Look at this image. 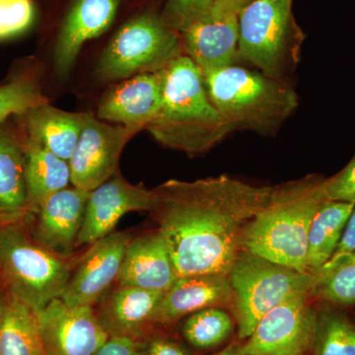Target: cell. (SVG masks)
<instances>
[{
    "label": "cell",
    "instance_id": "1",
    "mask_svg": "<svg viewBox=\"0 0 355 355\" xmlns=\"http://www.w3.org/2000/svg\"><path fill=\"white\" fill-rule=\"evenodd\" d=\"M154 191L149 214L167 243L178 277H228L243 251L248 224L265 207L272 188L221 175L169 180Z\"/></svg>",
    "mask_w": 355,
    "mask_h": 355
},
{
    "label": "cell",
    "instance_id": "2",
    "mask_svg": "<svg viewBox=\"0 0 355 355\" xmlns=\"http://www.w3.org/2000/svg\"><path fill=\"white\" fill-rule=\"evenodd\" d=\"M324 179L309 175L272 188L265 207L248 224L243 250L298 272H309L308 234L313 217L328 200Z\"/></svg>",
    "mask_w": 355,
    "mask_h": 355
},
{
    "label": "cell",
    "instance_id": "3",
    "mask_svg": "<svg viewBox=\"0 0 355 355\" xmlns=\"http://www.w3.org/2000/svg\"><path fill=\"white\" fill-rule=\"evenodd\" d=\"M146 130L162 146L188 154L209 151L232 132L210 100L202 72L186 55L164 67L162 106Z\"/></svg>",
    "mask_w": 355,
    "mask_h": 355
},
{
    "label": "cell",
    "instance_id": "4",
    "mask_svg": "<svg viewBox=\"0 0 355 355\" xmlns=\"http://www.w3.org/2000/svg\"><path fill=\"white\" fill-rule=\"evenodd\" d=\"M203 76L210 100L231 128L260 135L277 132L298 107V97L284 80L229 65Z\"/></svg>",
    "mask_w": 355,
    "mask_h": 355
},
{
    "label": "cell",
    "instance_id": "5",
    "mask_svg": "<svg viewBox=\"0 0 355 355\" xmlns=\"http://www.w3.org/2000/svg\"><path fill=\"white\" fill-rule=\"evenodd\" d=\"M73 266L40 245L17 220L0 225V284L4 292L40 312L60 297Z\"/></svg>",
    "mask_w": 355,
    "mask_h": 355
},
{
    "label": "cell",
    "instance_id": "6",
    "mask_svg": "<svg viewBox=\"0 0 355 355\" xmlns=\"http://www.w3.org/2000/svg\"><path fill=\"white\" fill-rule=\"evenodd\" d=\"M292 3L293 0H253L238 14V60L284 81L297 67L305 39Z\"/></svg>",
    "mask_w": 355,
    "mask_h": 355
},
{
    "label": "cell",
    "instance_id": "7",
    "mask_svg": "<svg viewBox=\"0 0 355 355\" xmlns=\"http://www.w3.org/2000/svg\"><path fill=\"white\" fill-rule=\"evenodd\" d=\"M238 336L247 340L259 322L287 298L312 292L316 275L302 272L243 250L228 275Z\"/></svg>",
    "mask_w": 355,
    "mask_h": 355
},
{
    "label": "cell",
    "instance_id": "8",
    "mask_svg": "<svg viewBox=\"0 0 355 355\" xmlns=\"http://www.w3.org/2000/svg\"><path fill=\"white\" fill-rule=\"evenodd\" d=\"M184 55L181 36L146 13L125 23L103 51L96 67L102 81L125 80L146 72L164 69Z\"/></svg>",
    "mask_w": 355,
    "mask_h": 355
},
{
    "label": "cell",
    "instance_id": "9",
    "mask_svg": "<svg viewBox=\"0 0 355 355\" xmlns=\"http://www.w3.org/2000/svg\"><path fill=\"white\" fill-rule=\"evenodd\" d=\"M311 292H300L273 308L241 345L245 354L308 355L316 336L318 309Z\"/></svg>",
    "mask_w": 355,
    "mask_h": 355
},
{
    "label": "cell",
    "instance_id": "10",
    "mask_svg": "<svg viewBox=\"0 0 355 355\" xmlns=\"http://www.w3.org/2000/svg\"><path fill=\"white\" fill-rule=\"evenodd\" d=\"M139 132L86 114L83 132L69 161L72 186L93 191L108 181L118 170L123 148Z\"/></svg>",
    "mask_w": 355,
    "mask_h": 355
},
{
    "label": "cell",
    "instance_id": "11",
    "mask_svg": "<svg viewBox=\"0 0 355 355\" xmlns=\"http://www.w3.org/2000/svg\"><path fill=\"white\" fill-rule=\"evenodd\" d=\"M38 317L46 355H95L110 338L93 306H71L58 297Z\"/></svg>",
    "mask_w": 355,
    "mask_h": 355
},
{
    "label": "cell",
    "instance_id": "12",
    "mask_svg": "<svg viewBox=\"0 0 355 355\" xmlns=\"http://www.w3.org/2000/svg\"><path fill=\"white\" fill-rule=\"evenodd\" d=\"M132 239L130 233L114 231L93 243L72 270L60 298L69 305L94 307L116 282Z\"/></svg>",
    "mask_w": 355,
    "mask_h": 355
},
{
    "label": "cell",
    "instance_id": "13",
    "mask_svg": "<svg viewBox=\"0 0 355 355\" xmlns=\"http://www.w3.org/2000/svg\"><path fill=\"white\" fill-rule=\"evenodd\" d=\"M155 200L154 189L130 184L116 173L90 191L76 247L91 246L111 234L121 217L130 212H150Z\"/></svg>",
    "mask_w": 355,
    "mask_h": 355
},
{
    "label": "cell",
    "instance_id": "14",
    "mask_svg": "<svg viewBox=\"0 0 355 355\" xmlns=\"http://www.w3.org/2000/svg\"><path fill=\"white\" fill-rule=\"evenodd\" d=\"M163 87L164 69L121 80L103 95L98 105V119L146 130L160 112Z\"/></svg>",
    "mask_w": 355,
    "mask_h": 355
},
{
    "label": "cell",
    "instance_id": "15",
    "mask_svg": "<svg viewBox=\"0 0 355 355\" xmlns=\"http://www.w3.org/2000/svg\"><path fill=\"white\" fill-rule=\"evenodd\" d=\"M184 55L202 76L235 64L238 60L237 14L211 9L180 34Z\"/></svg>",
    "mask_w": 355,
    "mask_h": 355
},
{
    "label": "cell",
    "instance_id": "16",
    "mask_svg": "<svg viewBox=\"0 0 355 355\" xmlns=\"http://www.w3.org/2000/svg\"><path fill=\"white\" fill-rule=\"evenodd\" d=\"M90 191L71 186L49 198L35 214L33 238L51 253L70 259L77 248Z\"/></svg>",
    "mask_w": 355,
    "mask_h": 355
},
{
    "label": "cell",
    "instance_id": "17",
    "mask_svg": "<svg viewBox=\"0 0 355 355\" xmlns=\"http://www.w3.org/2000/svg\"><path fill=\"white\" fill-rule=\"evenodd\" d=\"M119 3L120 0H72L53 51V65L58 76H69L83 44L108 30Z\"/></svg>",
    "mask_w": 355,
    "mask_h": 355
},
{
    "label": "cell",
    "instance_id": "18",
    "mask_svg": "<svg viewBox=\"0 0 355 355\" xmlns=\"http://www.w3.org/2000/svg\"><path fill=\"white\" fill-rule=\"evenodd\" d=\"M177 279L169 248L156 229L130 240L116 284L166 292Z\"/></svg>",
    "mask_w": 355,
    "mask_h": 355
},
{
    "label": "cell",
    "instance_id": "19",
    "mask_svg": "<svg viewBox=\"0 0 355 355\" xmlns=\"http://www.w3.org/2000/svg\"><path fill=\"white\" fill-rule=\"evenodd\" d=\"M165 292L118 286L107 292L96 310L110 338H127L144 342L147 327Z\"/></svg>",
    "mask_w": 355,
    "mask_h": 355
},
{
    "label": "cell",
    "instance_id": "20",
    "mask_svg": "<svg viewBox=\"0 0 355 355\" xmlns=\"http://www.w3.org/2000/svg\"><path fill=\"white\" fill-rule=\"evenodd\" d=\"M233 291L228 277L196 275L179 277L161 300L153 324H168L207 308L232 309Z\"/></svg>",
    "mask_w": 355,
    "mask_h": 355
},
{
    "label": "cell",
    "instance_id": "21",
    "mask_svg": "<svg viewBox=\"0 0 355 355\" xmlns=\"http://www.w3.org/2000/svg\"><path fill=\"white\" fill-rule=\"evenodd\" d=\"M16 118L23 135L69 161L83 132L86 114L64 111L48 102Z\"/></svg>",
    "mask_w": 355,
    "mask_h": 355
},
{
    "label": "cell",
    "instance_id": "22",
    "mask_svg": "<svg viewBox=\"0 0 355 355\" xmlns=\"http://www.w3.org/2000/svg\"><path fill=\"white\" fill-rule=\"evenodd\" d=\"M24 149L27 214H35L49 198L71 184L69 161L21 132Z\"/></svg>",
    "mask_w": 355,
    "mask_h": 355
},
{
    "label": "cell",
    "instance_id": "23",
    "mask_svg": "<svg viewBox=\"0 0 355 355\" xmlns=\"http://www.w3.org/2000/svg\"><path fill=\"white\" fill-rule=\"evenodd\" d=\"M0 355H46L38 312L6 292L0 295Z\"/></svg>",
    "mask_w": 355,
    "mask_h": 355
},
{
    "label": "cell",
    "instance_id": "24",
    "mask_svg": "<svg viewBox=\"0 0 355 355\" xmlns=\"http://www.w3.org/2000/svg\"><path fill=\"white\" fill-rule=\"evenodd\" d=\"M354 209V203L335 200L322 203L310 224L308 272H316L331 260Z\"/></svg>",
    "mask_w": 355,
    "mask_h": 355
},
{
    "label": "cell",
    "instance_id": "25",
    "mask_svg": "<svg viewBox=\"0 0 355 355\" xmlns=\"http://www.w3.org/2000/svg\"><path fill=\"white\" fill-rule=\"evenodd\" d=\"M0 209L18 216L28 214L22 137L1 125Z\"/></svg>",
    "mask_w": 355,
    "mask_h": 355
},
{
    "label": "cell",
    "instance_id": "26",
    "mask_svg": "<svg viewBox=\"0 0 355 355\" xmlns=\"http://www.w3.org/2000/svg\"><path fill=\"white\" fill-rule=\"evenodd\" d=\"M314 273L311 294L315 301L345 311L355 308V251L328 261Z\"/></svg>",
    "mask_w": 355,
    "mask_h": 355
},
{
    "label": "cell",
    "instance_id": "27",
    "mask_svg": "<svg viewBox=\"0 0 355 355\" xmlns=\"http://www.w3.org/2000/svg\"><path fill=\"white\" fill-rule=\"evenodd\" d=\"M311 355H355V321L347 311L322 304Z\"/></svg>",
    "mask_w": 355,
    "mask_h": 355
},
{
    "label": "cell",
    "instance_id": "28",
    "mask_svg": "<svg viewBox=\"0 0 355 355\" xmlns=\"http://www.w3.org/2000/svg\"><path fill=\"white\" fill-rule=\"evenodd\" d=\"M48 103L42 91L38 71L23 67L13 72L6 83H0V125L9 116H18Z\"/></svg>",
    "mask_w": 355,
    "mask_h": 355
},
{
    "label": "cell",
    "instance_id": "29",
    "mask_svg": "<svg viewBox=\"0 0 355 355\" xmlns=\"http://www.w3.org/2000/svg\"><path fill=\"white\" fill-rule=\"evenodd\" d=\"M234 318L220 307L207 308L189 315L184 322V338L197 349H210L218 347L232 335Z\"/></svg>",
    "mask_w": 355,
    "mask_h": 355
},
{
    "label": "cell",
    "instance_id": "30",
    "mask_svg": "<svg viewBox=\"0 0 355 355\" xmlns=\"http://www.w3.org/2000/svg\"><path fill=\"white\" fill-rule=\"evenodd\" d=\"M33 0H0V41L27 31L34 23Z\"/></svg>",
    "mask_w": 355,
    "mask_h": 355
},
{
    "label": "cell",
    "instance_id": "31",
    "mask_svg": "<svg viewBox=\"0 0 355 355\" xmlns=\"http://www.w3.org/2000/svg\"><path fill=\"white\" fill-rule=\"evenodd\" d=\"M216 0H167L160 18L173 31L183 33L209 12Z\"/></svg>",
    "mask_w": 355,
    "mask_h": 355
},
{
    "label": "cell",
    "instance_id": "32",
    "mask_svg": "<svg viewBox=\"0 0 355 355\" xmlns=\"http://www.w3.org/2000/svg\"><path fill=\"white\" fill-rule=\"evenodd\" d=\"M324 191L328 200L355 205V155L342 171L324 179Z\"/></svg>",
    "mask_w": 355,
    "mask_h": 355
},
{
    "label": "cell",
    "instance_id": "33",
    "mask_svg": "<svg viewBox=\"0 0 355 355\" xmlns=\"http://www.w3.org/2000/svg\"><path fill=\"white\" fill-rule=\"evenodd\" d=\"M95 355H146V343L114 336Z\"/></svg>",
    "mask_w": 355,
    "mask_h": 355
},
{
    "label": "cell",
    "instance_id": "34",
    "mask_svg": "<svg viewBox=\"0 0 355 355\" xmlns=\"http://www.w3.org/2000/svg\"><path fill=\"white\" fill-rule=\"evenodd\" d=\"M146 355H191L188 350L175 340L154 338L146 343Z\"/></svg>",
    "mask_w": 355,
    "mask_h": 355
},
{
    "label": "cell",
    "instance_id": "35",
    "mask_svg": "<svg viewBox=\"0 0 355 355\" xmlns=\"http://www.w3.org/2000/svg\"><path fill=\"white\" fill-rule=\"evenodd\" d=\"M355 251V209L352 211V216H349V221H347V226H345V231L340 241L336 247L335 253L331 257L330 261L336 260L340 257L345 256V254L352 253Z\"/></svg>",
    "mask_w": 355,
    "mask_h": 355
},
{
    "label": "cell",
    "instance_id": "36",
    "mask_svg": "<svg viewBox=\"0 0 355 355\" xmlns=\"http://www.w3.org/2000/svg\"><path fill=\"white\" fill-rule=\"evenodd\" d=\"M253 0H216L214 8L223 12L239 14L240 11Z\"/></svg>",
    "mask_w": 355,
    "mask_h": 355
},
{
    "label": "cell",
    "instance_id": "37",
    "mask_svg": "<svg viewBox=\"0 0 355 355\" xmlns=\"http://www.w3.org/2000/svg\"><path fill=\"white\" fill-rule=\"evenodd\" d=\"M214 355H254L245 354L241 349V345H232L228 347L227 349L219 352L218 354Z\"/></svg>",
    "mask_w": 355,
    "mask_h": 355
},
{
    "label": "cell",
    "instance_id": "38",
    "mask_svg": "<svg viewBox=\"0 0 355 355\" xmlns=\"http://www.w3.org/2000/svg\"><path fill=\"white\" fill-rule=\"evenodd\" d=\"M24 216H18V214H12V212L6 211V210L0 209V220L13 221L18 220Z\"/></svg>",
    "mask_w": 355,
    "mask_h": 355
},
{
    "label": "cell",
    "instance_id": "39",
    "mask_svg": "<svg viewBox=\"0 0 355 355\" xmlns=\"http://www.w3.org/2000/svg\"><path fill=\"white\" fill-rule=\"evenodd\" d=\"M4 222H8V221L0 220V225H1L2 223H4Z\"/></svg>",
    "mask_w": 355,
    "mask_h": 355
},
{
    "label": "cell",
    "instance_id": "40",
    "mask_svg": "<svg viewBox=\"0 0 355 355\" xmlns=\"http://www.w3.org/2000/svg\"><path fill=\"white\" fill-rule=\"evenodd\" d=\"M354 321H355V320H354Z\"/></svg>",
    "mask_w": 355,
    "mask_h": 355
}]
</instances>
